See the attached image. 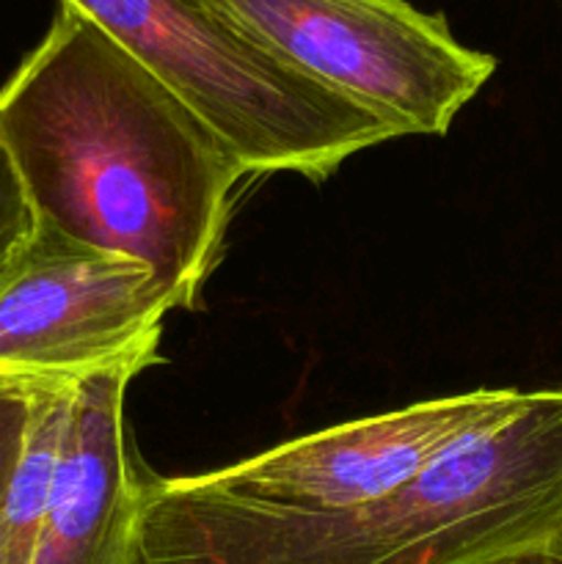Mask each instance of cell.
I'll return each mask as SVG.
<instances>
[{
	"instance_id": "1",
	"label": "cell",
	"mask_w": 562,
	"mask_h": 564,
	"mask_svg": "<svg viewBox=\"0 0 562 564\" xmlns=\"http://www.w3.org/2000/svg\"><path fill=\"white\" fill-rule=\"evenodd\" d=\"M0 147L39 229L147 264L180 308H198L246 169L66 0L0 88Z\"/></svg>"
},
{
	"instance_id": "2",
	"label": "cell",
	"mask_w": 562,
	"mask_h": 564,
	"mask_svg": "<svg viewBox=\"0 0 562 564\" xmlns=\"http://www.w3.org/2000/svg\"><path fill=\"white\" fill-rule=\"evenodd\" d=\"M562 534V389L521 400L389 494L309 518L143 505L138 564H479Z\"/></svg>"
},
{
	"instance_id": "3",
	"label": "cell",
	"mask_w": 562,
	"mask_h": 564,
	"mask_svg": "<svg viewBox=\"0 0 562 564\" xmlns=\"http://www.w3.org/2000/svg\"><path fill=\"white\" fill-rule=\"evenodd\" d=\"M136 55L226 147L248 176L325 182L400 132L292 69L209 0H66Z\"/></svg>"
},
{
	"instance_id": "4",
	"label": "cell",
	"mask_w": 562,
	"mask_h": 564,
	"mask_svg": "<svg viewBox=\"0 0 562 564\" xmlns=\"http://www.w3.org/2000/svg\"><path fill=\"white\" fill-rule=\"evenodd\" d=\"M292 69L400 135H446L496 72L439 11L408 0H209Z\"/></svg>"
},
{
	"instance_id": "5",
	"label": "cell",
	"mask_w": 562,
	"mask_h": 564,
	"mask_svg": "<svg viewBox=\"0 0 562 564\" xmlns=\"http://www.w3.org/2000/svg\"><path fill=\"white\" fill-rule=\"evenodd\" d=\"M523 391L477 389L292 438L196 477L147 474L143 505L174 512L309 518L389 494L435 455L505 416Z\"/></svg>"
},
{
	"instance_id": "6",
	"label": "cell",
	"mask_w": 562,
	"mask_h": 564,
	"mask_svg": "<svg viewBox=\"0 0 562 564\" xmlns=\"http://www.w3.org/2000/svg\"><path fill=\"white\" fill-rule=\"evenodd\" d=\"M180 297L147 264L39 229L0 284V380L72 383L130 361L158 364Z\"/></svg>"
},
{
	"instance_id": "7",
	"label": "cell",
	"mask_w": 562,
	"mask_h": 564,
	"mask_svg": "<svg viewBox=\"0 0 562 564\" xmlns=\"http://www.w3.org/2000/svg\"><path fill=\"white\" fill-rule=\"evenodd\" d=\"M152 361H130L66 386L53 494L31 564H138L147 471L127 430L132 378Z\"/></svg>"
},
{
	"instance_id": "8",
	"label": "cell",
	"mask_w": 562,
	"mask_h": 564,
	"mask_svg": "<svg viewBox=\"0 0 562 564\" xmlns=\"http://www.w3.org/2000/svg\"><path fill=\"white\" fill-rule=\"evenodd\" d=\"M66 386L33 383V416L9 490L0 501V564H31L53 494Z\"/></svg>"
},
{
	"instance_id": "9",
	"label": "cell",
	"mask_w": 562,
	"mask_h": 564,
	"mask_svg": "<svg viewBox=\"0 0 562 564\" xmlns=\"http://www.w3.org/2000/svg\"><path fill=\"white\" fill-rule=\"evenodd\" d=\"M36 235V218L28 204L9 152L0 147V284L22 259Z\"/></svg>"
},
{
	"instance_id": "10",
	"label": "cell",
	"mask_w": 562,
	"mask_h": 564,
	"mask_svg": "<svg viewBox=\"0 0 562 564\" xmlns=\"http://www.w3.org/2000/svg\"><path fill=\"white\" fill-rule=\"evenodd\" d=\"M33 416V383L0 380V501L9 490Z\"/></svg>"
},
{
	"instance_id": "11",
	"label": "cell",
	"mask_w": 562,
	"mask_h": 564,
	"mask_svg": "<svg viewBox=\"0 0 562 564\" xmlns=\"http://www.w3.org/2000/svg\"><path fill=\"white\" fill-rule=\"evenodd\" d=\"M479 564H562V560L551 549H532V551H518V554L496 556V560L479 562Z\"/></svg>"
},
{
	"instance_id": "12",
	"label": "cell",
	"mask_w": 562,
	"mask_h": 564,
	"mask_svg": "<svg viewBox=\"0 0 562 564\" xmlns=\"http://www.w3.org/2000/svg\"><path fill=\"white\" fill-rule=\"evenodd\" d=\"M551 551H554V554L560 556V560H562V534H560V540H556V543H554V549H551Z\"/></svg>"
}]
</instances>
